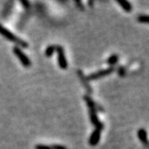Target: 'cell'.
<instances>
[{
	"label": "cell",
	"mask_w": 149,
	"mask_h": 149,
	"mask_svg": "<svg viewBox=\"0 0 149 149\" xmlns=\"http://www.w3.org/2000/svg\"><path fill=\"white\" fill-rule=\"evenodd\" d=\"M114 70H115L114 67L113 66H110V67L106 68V69L100 70H98V71H96L95 73L90 74L86 77V79H87V80H98V79H100V78H102V77L109 75Z\"/></svg>",
	"instance_id": "5b68a950"
},
{
	"label": "cell",
	"mask_w": 149,
	"mask_h": 149,
	"mask_svg": "<svg viewBox=\"0 0 149 149\" xmlns=\"http://www.w3.org/2000/svg\"><path fill=\"white\" fill-rule=\"evenodd\" d=\"M84 100H85L86 104L88 105V109H89V116H90V119L92 124L95 125V127L97 129H100L101 131L104 128V124L103 123L100 121L98 115H97V109H96V104L94 102V100L91 99L89 95L84 96Z\"/></svg>",
	"instance_id": "6da1fadb"
},
{
	"label": "cell",
	"mask_w": 149,
	"mask_h": 149,
	"mask_svg": "<svg viewBox=\"0 0 149 149\" xmlns=\"http://www.w3.org/2000/svg\"><path fill=\"white\" fill-rule=\"evenodd\" d=\"M126 73V70L124 67H123V66H120V67H118V75H120V76H123L124 74Z\"/></svg>",
	"instance_id": "5bb4252c"
},
{
	"label": "cell",
	"mask_w": 149,
	"mask_h": 149,
	"mask_svg": "<svg viewBox=\"0 0 149 149\" xmlns=\"http://www.w3.org/2000/svg\"><path fill=\"white\" fill-rule=\"evenodd\" d=\"M13 52L17 57V59L19 60V61L21 62L22 65L24 67L28 68V67L31 66V65H32L31 60L29 59V57L27 56L26 54L22 52V50L21 48L17 47V46L14 47L13 48Z\"/></svg>",
	"instance_id": "3957f363"
},
{
	"label": "cell",
	"mask_w": 149,
	"mask_h": 149,
	"mask_svg": "<svg viewBox=\"0 0 149 149\" xmlns=\"http://www.w3.org/2000/svg\"><path fill=\"white\" fill-rule=\"evenodd\" d=\"M56 52L57 53V62H58L59 67L62 70H66L68 67V62L66 57L65 56L64 48L61 46H56Z\"/></svg>",
	"instance_id": "277c9868"
},
{
	"label": "cell",
	"mask_w": 149,
	"mask_h": 149,
	"mask_svg": "<svg viewBox=\"0 0 149 149\" xmlns=\"http://www.w3.org/2000/svg\"><path fill=\"white\" fill-rule=\"evenodd\" d=\"M138 137H139V139H140V141H141L146 147L149 148V142L148 139V134H147L146 130H144L143 128H140L139 131H138Z\"/></svg>",
	"instance_id": "52a82bcc"
},
{
	"label": "cell",
	"mask_w": 149,
	"mask_h": 149,
	"mask_svg": "<svg viewBox=\"0 0 149 149\" xmlns=\"http://www.w3.org/2000/svg\"><path fill=\"white\" fill-rule=\"evenodd\" d=\"M0 35H2L7 40L10 41L12 42L15 43L17 45V47H18L28 48V43L27 42H25L24 40H22V39L19 38L18 37H17L16 35H14L11 31H9L8 29H7L1 23H0Z\"/></svg>",
	"instance_id": "7a4b0ae2"
},
{
	"label": "cell",
	"mask_w": 149,
	"mask_h": 149,
	"mask_svg": "<svg viewBox=\"0 0 149 149\" xmlns=\"http://www.w3.org/2000/svg\"><path fill=\"white\" fill-rule=\"evenodd\" d=\"M118 61V56L116 55V54H113V55H112V56H110L108 58V60H107V64L109 65L113 66L114 65L117 63Z\"/></svg>",
	"instance_id": "30bf717a"
},
{
	"label": "cell",
	"mask_w": 149,
	"mask_h": 149,
	"mask_svg": "<svg viewBox=\"0 0 149 149\" xmlns=\"http://www.w3.org/2000/svg\"><path fill=\"white\" fill-rule=\"evenodd\" d=\"M55 52H56V46L50 45L45 50V56L47 57H51V56H52V55H53Z\"/></svg>",
	"instance_id": "8fae6325"
},
{
	"label": "cell",
	"mask_w": 149,
	"mask_h": 149,
	"mask_svg": "<svg viewBox=\"0 0 149 149\" xmlns=\"http://www.w3.org/2000/svg\"><path fill=\"white\" fill-rule=\"evenodd\" d=\"M117 3L121 6V8L125 12L129 13L133 9V7L131 5V3L129 2H128V1H126V0H117Z\"/></svg>",
	"instance_id": "ba28073f"
},
{
	"label": "cell",
	"mask_w": 149,
	"mask_h": 149,
	"mask_svg": "<svg viewBox=\"0 0 149 149\" xmlns=\"http://www.w3.org/2000/svg\"><path fill=\"white\" fill-rule=\"evenodd\" d=\"M100 137H101V131L100 129L95 128L92 133H91L90 139H89V143L91 146H96L99 143L100 140Z\"/></svg>",
	"instance_id": "8992f818"
},
{
	"label": "cell",
	"mask_w": 149,
	"mask_h": 149,
	"mask_svg": "<svg viewBox=\"0 0 149 149\" xmlns=\"http://www.w3.org/2000/svg\"><path fill=\"white\" fill-rule=\"evenodd\" d=\"M138 21L142 23H149V15H140L138 17Z\"/></svg>",
	"instance_id": "7c38bea8"
},
{
	"label": "cell",
	"mask_w": 149,
	"mask_h": 149,
	"mask_svg": "<svg viewBox=\"0 0 149 149\" xmlns=\"http://www.w3.org/2000/svg\"><path fill=\"white\" fill-rule=\"evenodd\" d=\"M51 149H68L66 147L60 144H52L51 146Z\"/></svg>",
	"instance_id": "4fadbf2b"
},
{
	"label": "cell",
	"mask_w": 149,
	"mask_h": 149,
	"mask_svg": "<svg viewBox=\"0 0 149 149\" xmlns=\"http://www.w3.org/2000/svg\"><path fill=\"white\" fill-rule=\"evenodd\" d=\"M74 3H75V4L77 5V7H78V8H79V9H80L81 11H83L84 9H85V8H84V5L82 4L81 1H75Z\"/></svg>",
	"instance_id": "e0dca14e"
},
{
	"label": "cell",
	"mask_w": 149,
	"mask_h": 149,
	"mask_svg": "<svg viewBox=\"0 0 149 149\" xmlns=\"http://www.w3.org/2000/svg\"><path fill=\"white\" fill-rule=\"evenodd\" d=\"M20 3H22V5L23 6V8H26V9H28L29 8H30V3L27 1V0H21L20 1Z\"/></svg>",
	"instance_id": "2e32d148"
},
{
	"label": "cell",
	"mask_w": 149,
	"mask_h": 149,
	"mask_svg": "<svg viewBox=\"0 0 149 149\" xmlns=\"http://www.w3.org/2000/svg\"><path fill=\"white\" fill-rule=\"evenodd\" d=\"M78 75L80 76V79L81 80V81H82V83H83V85H84V86L85 87V89L89 91L90 93H91V92H92V90H91V87H90V85H89L88 82H87L88 80H87L86 77L84 75L83 72H82L81 70H78Z\"/></svg>",
	"instance_id": "9c48e42d"
},
{
	"label": "cell",
	"mask_w": 149,
	"mask_h": 149,
	"mask_svg": "<svg viewBox=\"0 0 149 149\" xmlns=\"http://www.w3.org/2000/svg\"><path fill=\"white\" fill-rule=\"evenodd\" d=\"M35 149H51V147L44 144H37L35 146Z\"/></svg>",
	"instance_id": "9a60e30c"
}]
</instances>
